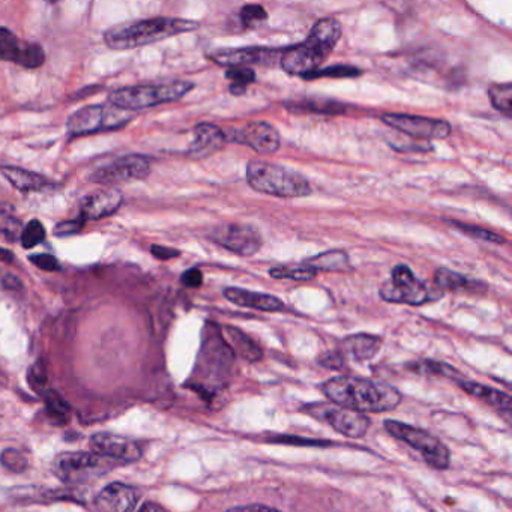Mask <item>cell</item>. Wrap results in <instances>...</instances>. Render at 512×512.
Wrapping results in <instances>:
<instances>
[{
  "mask_svg": "<svg viewBox=\"0 0 512 512\" xmlns=\"http://www.w3.org/2000/svg\"><path fill=\"white\" fill-rule=\"evenodd\" d=\"M322 392L332 404L362 415L394 410L403 398L395 386L364 377H334L323 383Z\"/></svg>",
  "mask_w": 512,
  "mask_h": 512,
  "instance_id": "cell-1",
  "label": "cell"
},
{
  "mask_svg": "<svg viewBox=\"0 0 512 512\" xmlns=\"http://www.w3.org/2000/svg\"><path fill=\"white\" fill-rule=\"evenodd\" d=\"M340 38L341 25L338 20H319L307 40L281 53V68L290 76L305 77L314 73L331 55Z\"/></svg>",
  "mask_w": 512,
  "mask_h": 512,
  "instance_id": "cell-2",
  "label": "cell"
},
{
  "mask_svg": "<svg viewBox=\"0 0 512 512\" xmlns=\"http://www.w3.org/2000/svg\"><path fill=\"white\" fill-rule=\"evenodd\" d=\"M197 28L199 25L191 20L157 17L115 26L104 34V43L112 50L139 49Z\"/></svg>",
  "mask_w": 512,
  "mask_h": 512,
  "instance_id": "cell-3",
  "label": "cell"
},
{
  "mask_svg": "<svg viewBox=\"0 0 512 512\" xmlns=\"http://www.w3.org/2000/svg\"><path fill=\"white\" fill-rule=\"evenodd\" d=\"M247 181L253 190L281 199H298L311 193L310 182L301 173L268 161H250Z\"/></svg>",
  "mask_w": 512,
  "mask_h": 512,
  "instance_id": "cell-4",
  "label": "cell"
},
{
  "mask_svg": "<svg viewBox=\"0 0 512 512\" xmlns=\"http://www.w3.org/2000/svg\"><path fill=\"white\" fill-rule=\"evenodd\" d=\"M193 88V83L181 80L158 85L130 86L110 92L109 103L128 112H136L181 100L188 92L193 91Z\"/></svg>",
  "mask_w": 512,
  "mask_h": 512,
  "instance_id": "cell-5",
  "label": "cell"
},
{
  "mask_svg": "<svg viewBox=\"0 0 512 512\" xmlns=\"http://www.w3.org/2000/svg\"><path fill=\"white\" fill-rule=\"evenodd\" d=\"M134 112L119 109L113 104L83 107L68 119L67 130L71 136H88L103 131L121 130L134 121Z\"/></svg>",
  "mask_w": 512,
  "mask_h": 512,
  "instance_id": "cell-6",
  "label": "cell"
},
{
  "mask_svg": "<svg viewBox=\"0 0 512 512\" xmlns=\"http://www.w3.org/2000/svg\"><path fill=\"white\" fill-rule=\"evenodd\" d=\"M383 301L394 304L422 305L442 298L440 289H431L413 275L412 269L406 265H398L392 269V278L380 287Z\"/></svg>",
  "mask_w": 512,
  "mask_h": 512,
  "instance_id": "cell-7",
  "label": "cell"
},
{
  "mask_svg": "<svg viewBox=\"0 0 512 512\" xmlns=\"http://www.w3.org/2000/svg\"><path fill=\"white\" fill-rule=\"evenodd\" d=\"M385 428L395 439L401 440V442L407 443L410 448L421 452L428 466L437 470L448 469L449 463H451L449 449L446 448L442 440L437 439L433 434L422 430V428L394 421V419H386Z\"/></svg>",
  "mask_w": 512,
  "mask_h": 512,
  "instance_id": "cell-8",
  "label": "cell"
},
{
  "mask_svg": "<svg viewBox=\"0 0 512 512\" xmlns=\"http://www.w3.org/2000/svg\"><path fill=\"white\" fill-rule=\"evenodd\" d=\"M115 466V461L92 452L62 454L55 463V472L67 484H83L103 476Z\"/></svg>",
  "mask_w": 512,
  "mask_h": 512,
  "instance_id": "cell-9",
  "label": "cell"
},
{
  "mask_svg": "<svg viewBox=\"0 0 512 512\" xmlns=\"http://www.w3.org/2000/svg\"><path fill=\"white\" fill-rule=\"evenodd\" d=\"M305 412L325 424L331 425L343 436L359 439L367 434L371 421L362 413L352 412L332 403H313L304 407Z\"/></svg>",
  "mask_w": 512,
  "mask_h": 512,
  "instance_id": "cell-10",
  "label": "cell"
},
{
  "mask_svg": "<svg viewBox=\"0 0 512 512\" xmlns=\"http://www.w3.org/2000/svg\"><path fill=\"white\" fill-rule=\"evenodd\" d=\"M151 175V161L143 155H127L118 158L107 166L98 167L89 176L95 184H121V182L142 181Z\"/></svg>",
  "mask_w": 512,
  "mask_h": 512,
  "instance_id": "cell-11",
  "label": "cell"
},
{
  "mask_svg": "<svg viewBox=\"0 0 512 512\" xmlns=\"http://www.w3.org/2000/svg\"><path fill=\"white\" fill-rule=\"evenodd\" d=\"M382 121L388 127L400 131L404 136L410 139L421 140V142H428V140H442L448 139L451 136V125L442 119H428L421 118V116L410 115H383Z\"/></svg>",
  "mask_w": 512,
  "mask_h": 512,
  "instance_id": "cell-12",
  "label": "cell"
},
{
  "mask_svg": "<svg viewBox=\"0 0 512 512\" xmlns=\"http://www.w3.org/2000/svg\"><path fill=\"white\" fill-rule=\"evenodd\" d=\"M226 142L239 143L248 146L257 154H274L280 149V133L268 122H250L244 127L230 128L224 131Z\"/></svg>",
  "mask_w": 512,
  "mask_h": 512,
  "instance_id": "cell-13",
  "label": "cell"
},
{
  "mask_svg": "<svg viewBox=\"0 0 512 512\" xmlns=\"http://www.w3.org/2000/svg\"><path fill=\"white\" fill-rule=\"evenodd\" d=\"M0 61L35 70L46 61V53L40 44L25 43L10 29L0 28Z\"/></svg>",
  "mask_w": 512,
  "mask_h": 512,
  "instance_id": "cell-14",
  "label": "cell"
},
{
  "mask_svg": "<svg viewBox=\"0 0 512 512\" xmlns=\"http://www.w3.org/2000/svg\"><path fill=\"white\" fill-rule=\"evenodd\" d=\"M212 241L239 256H254L262 248V236L256 229L242 224H224L212 232Z\"/></svg>",
  "mask_w": 512,
  "mask_h": 512,
  "instance_id": "cell-15",
  "label": "cell"
},
{
  "mask_svg": "<svg viewBox=\"0 0 512 512\" xmlns=\"http://www.w3.org/2000/svg\"><path fill=\"white\" fill-rule=\"evenodd\" d=\"M92 451L115 463H134L142 457V449L134 440L113 433L94 434L91 439Z\"/></svg>",
  "mask_w": 512,
  "mask_h": 512,
  "instance_id": "cell-16",
  "label": "cell"
},
{
  "mask_svg": "<svg viewBox=\"0 0 512 512\" xmlns=\"http://www.w3.org/2000/svg\"><path fill=\"white\" fill-rule=\"evenodd\" d=\"M281 50L268 47H244V49L220 50L212 53L211 59L224 67L241 68L248 65H274L280 61Z\"/></svg>",
  "mask_w": 512,
  "mask_h": 512,
  "instance_id": "cell-17",
  "label": "cell"
},
{
  "mask_svg": "<svg viewBox=\"0 0 512 512\" xmlns=\"http://www.w3.org/2000/svg\"><path fill=\"white\" fill-rule=\"evenodd\" d=\"M139 496V491L131 485L113 482L100 491L95 499V508L98 512H133Z\"/></svg>",
  "mask_w": 512,
  "mask_h": 512,
  "instance_id": "cell-18",
  "label": "cell"
},
{
  "mask_svg": "<svg viewBox=\"0 0 512 512\" xmlns=\"http://www.w3.org/2000/svg\"><path fill=\"white\" fill-rule=\"evenodd\" d=\"M124 197L121 191L110 188V190L97 191L91 196L85 197L80 203V218L83 221L101 220L110 217L121 208Z\"/></svg>",
  "mask_w": 512,
  "mask_h": 512,
  "instance_id": "cell-19",
  "label": "cell"
},
{
  "mask_svg": "<svg viewBox=\"0 0 512 512\" xmlns=\"http://www.w3.org/2000/svg\"><path fill=\"white\" fill-rule=\"evenodd\" d=\"M226 137L217 125L199 124L194 128V140L188 148L187 155L193 160H205L224 148Z\"/></svg>",
  "mask_w": 512,
  "mask_h": 512,
  "instance_id": "cell-20",
  "label": "cell"
},
{
  "mask_svg": "<svg viewBox=\"0 0 512 512\" xmlns=\"http://www.w3.org/2000/svg\"><path fill=\"white\" fill-rule=\"evenodd\" d=\"M224 296L233 304L239 305V307L271 311V313L284 310V304L280 299L272 295H266V293L250 292V290L229 287V289L224 290Z\"/></svg>",
  "mask_w": 512,
  "mask_h": 512,
  "instance_id": "cell-21",
  "label": "cell"
},
{
  "mask_svg": "<svg viewBox=\"0 0 512 512\" xmlns=\"http://www.w3.org/2000/svg\"><path fill=\"white\" fill-rule=\"evenodd\" d=\"M380 347H382V340L379 337L368 334H356L344 338L338 352L343 355L344 359L352 358L355 361H368V359L376 356Z\"/></svg>",
  "mask_w": 512,
  "mask_h": 512,
  "instance_id": "cell-22",
  "label": "cell"
},
{
  "mask_svg": "<svg viewBox=\"0 0 512 512\" xmlns=\"http://www.w3.org/2000/svg\"><path fill=\"white\" fill-rule=\"evenodd\" d=\"M0 172L14 188L23 191V193H31V191L38 193V191H46L52 188V182L46 176L22 169V167L4 166L0 169Z\"/></svg>",
  "mask_w": 512,
  "mask_h": 512,
  "instance_id": "cell-23",
  "label": "cell"
},
{
  "mask_svg": "<svg viewBox=\"0 0 512 512\" xmlns=\"http://www.w3.org/2000/svg\"><path fill=\"white\" fill-rule=\"evenodd\" d=\"M460 386L467 392V394L478 398V400L484 401V403L490 404L494 409L505 413L511 412V397H509L508 394H505V392L488 388V386L481 385V383L466 382V380L461 382Z\"/></svg>",
  "mask_w": 512,
  "mask_h": 512,
  "instance_id": "cell-24",
  "label": "cell"
},
{
  "mask_svg": "<svg viewBox=\"0 0 512 512\" xmlns=\"http://www.w3.org/2000/svg\"><path fill=\"white\" fill-rule=\"evenodd\" d=\"M290 112L320 113V115H340L344 112L343 104L325 98H305V100L286 103Z\"/></svg>",
  "mask_w": 512,
  "mask_h": 512,
  "instance_id": "cell-25",
  "label": "cell"
},
{
  "mask_svg": "<svg viewBox=\"0 0 512 512\" xmlns=\"http://www.w3.org/2000/svg\"><path fill=\"white\" fill-rule=\"evenodd\" d=\"M305 265L313 268L314 271L343 272L349 268V256L346 251L332 250L319 256L305 260Z\"/></svg>",
  "mask_w": 512,
  "mask_h": 512,
  "instance_id": "cell-26",
  "label": "cell"
},
{
  "mask_svg": "<svg viewBox=\"0 0 512 512\" xmlns=\"http://www.w3.org/2000/svg\"><path fill=\"white\" fill-rule=\"evenodd\" d=\"M23 223L16 215L13 206L0 203V238L16 242L22 236Z\"/></svg>",
  "mask_w": 512,
  "mask_h": 512,
  "instance_id": "cell-27",
  "label": "cell"
},
{
  "mask_svg": "<svg viewBox=\"0 0 512 512\" xmlns=\"http://www.w3.org/2000/svg\"><path fill=\"white\" fill-rule=\"evenodd\" d=\"M227 335H229L230 344H232L235 352L238 353L242 358L248 359V361H257L262 358V350L239 329L233 328V326H227Z\"/></svg>",
  "mask_w": 512,
  "mask_h": 512,
  "instance_id": "cell-28",
  "label": "cell"
},
{
  "mask_svg": "<svg viewBox=\"0 0 512 512\" xmlns=\"http://www.w3.org/2000/svg\"><path fill=\"white\" fill-rule=\"evenodd\" d=\"M316 274L317 272L310 268V266L305 265V263H301V265L278 266V268H272L269 271V275L272 278H277V280L289 278V280L308 281L313 280Z\"/></svg>",
  "mask_w": 512,
  "mask_h": 512,
  "instance_id": "cell-29",
  "label": "cell"
},
{
  "mask_svg": "<svg viewBox=\"0 0 512 512\" xmlns=\"http://www.w3.org/2000/svg\"><path fill=\"white\" fill-rule=\"evenodd\" d=\"M361 74V70L352 67V65H335V67L325 68V70L314 71V73L307 74L302 79H352V77H358Z\"/></svg>",
  "mask_w": 512,
  "mask_h": 512,
  "instance_id": "cell-30",
  "label": "cell"
},
{
  "mask_svg": "<svg viewBox=\"0 0 512 512\" xmlns=\"http://www.w3.org/2000/svg\"><path fill=\"white\" fill-rule=\"evenodd\" d=\"M434 281H436L437 289L442 290L463 289V287L472 284L464 275L451 271L448 268L437 269L436 274H434Z\"/></svg>",
  "mask_w": 512,
  "mask_h": 512,
  "instance_id": "cell-31",
  "label": "cell"
},
{
  "mask_svg": "<svg viewBox=\"0 0 512 512\" xmlns=\"http://www.w3.org/2000/svg\"><path fill=\"white\" fill-rule=\"evenodd\" d=\"M452 227L466 233L470 238L478 239V241L491 242V244H505L506 239L491 230L482 229V227L470 226V224L460 223V221H449Z\"/></svg>",
  "mask_w": 512,
  "mask_h": 512,
  "instance_id": "cell-32",
  "label": "cell"
},
{
  "mask_svg": "<svg viewBox=\"0 0 512 512\" xmlns=\"http://www.w3.org/2000/svg\"><path fill=\"white\" fill-rule=\"evenodd\" d=\"M46 229H44L43 223L38 220H31L25 227H23L22 236V245L26 250H31V248L37 247L38 244L46 239Z\"/></svg>",
  "mask_w": 512,
  "mask_h": 512,
  "instance_id": "cell-33",
  "label": "cell"
},
{
  "mask_svg": "<svg viewBox=\"0 0 512 512\" xmlns=\"http://www.w3.org/2000/svg\"><path fill=\"white\" fill-rule=\"evenodd\" d=\"M488 95H490L491 103L499 112L511 115L512 86L509 83L493 86L488 91Z\"/></svg>",
  "mask_w": 512,
  "mask_h": 512,
  "instance_id": "cell-34",
  "label": "cell"
},
{
  "mask_svg": "<svg viewBox=\"0 0 512 512\" xmlns=\"http://www.w3.org/2000/svg\"><path fill=\"white\" fill-rule=\"evenodd\" d=\"M413 370L421 374H437V376L452 377V379H454L455 374H458V371L451 365L436 361L415 362Z\"/></svg>",
  "mask_w": 512,
  "mask_h": 512,
  "instance_id": "cell-35",
  "label": "cell"
},
{
  "mask_svg": "<svg viewBox=\"0 0 512 512\" xmlns=\"http://www.w3.org/2000/svg\"><path fill=\"white\" fill-rule=\"evenodd\" d=\"M242 23L248 28H254V26H260L268 20V13L265 8L260 5H245L241 10Z\"/></svg>",
  "mask_w": 512,
  "mask_h": 512,
  "instance_id": "cell-36",
  "label": "cell"
},
{
  "mask_svg": "<svg viewBox=\"0 0 512 512\" xmlns=\"http://www.w3.org/2000/svg\"><path fill=\"white\" fill-rule=\"evenodd\" d=\"M0 461L4 464L5 469L10 470V472L22 473L28 467V460H26L25 455L17 449H7V451L2 452Z\"/></svg>",
  "mask_w": 512,
  "mask_h": 512,
  "instance_id": "cell-37",
  "label": "cell"
},
{
  "mask_svg": "<svg viewBox=\"0 0 512 512\" xmlns=\"http://www.w3.org/2000/svg\"><path fill=\"white\" fill-rule=\"evenodd\" d=\"M226 77L233 85L245 86V88H248V85H251L256 80V74L248 67L230 68L226 73Z\"/></svg>",
  "mask_w": 512,
  "mask_h": 512,
  "instance_id": "cell-38",
  "label": "cell"
},
{
  "mask_svg": "<svg viewBox=\"0 0 512 512\" xmlns=\"http://www.w3.org/2000/svg\"><path fill=\"white\" fill-rule=\"evenodd\" d=\"M46 403L47 409H49V412L52 413V416L59 418V421H67L68 406L65 404V401L59 397V395H56L55 392L50 391L49 394L46 395Z\"/></svg>",
  "mask_w": 512,
  "mask_h": 512,
  "instance_id": "cell-39",
  "label": "cell"
},
{
  "mask_svg": "<svg viewBox=\"0 0 512 512\" xmlns=\"http://www.w3.org/2000/svg\"><path fill=\"white\" fill-rule=\"evenodd\" d=\"M29 260H31L37 268L43 269V271L55 272L61 269L59 260L56 259L55 256H52V254H34V256L29 257Z\"/></svg>",
  "mask_w": 512,
  "mask_h": 512,
  "instance_id": "cell-40",
  "label": "cell"
},
{
  "mask_svg": "<svg viewBox=\"0 0 512 512\" xmlns=\"http://www.w3.org/2000/svg\"><path fill=\"white\" fill-rule=\"evenodd\" d=\"M83 224L85 221L82 218L79 220L64 221V223L58 224L55 227V235L62 238V236L76 235V233L82 232Z\"/></svg>",
  "mask_w": 512,
  "mask_h": 512,
  "instance_id": "cell-41",
  "label": "cell"
},
{
  "mask_svg": "<svg viewBox=\"0 0 512 512\" xmlns=\"http://www.w3.org/2000/svg\"><path fill=\"white\" fill-rule=\"evenodd\" d=\"M344 361H346V359L343 358V355H341L338 350L325 353V355L319 358V362L323 367L332 368V370H340V368H343Z\"/></svg>",
  "mask_w": 512,
  "mask_h": 512,
  "instance_id": "cell-42",
  "label": "cell"
},
{
  "mask_svg": "<svg viewBox=\"0 0 512 512\" xmlns=\"http://www.w3.org/2000/svg\"><path fill=\"white\" fill-rule=\"evenodd\" d=\"M181 281L184 286L196 289V287H200L203 284L202 271L197 268L188 269V271H185L184 274H182Z\"/></svg>",
  "mask_w": 512,
  "mask_h": 512,
  "instance_id": "cell-43",
  "label": "cell"
},
{
  "mask_svg": "<svg viewBox=\"0 0 512 512\" xmlns=\"http://www.w3.org/2000/svg\"><path fill=\"white\" fill-rule=\"evenodd\" d=\"M151 253L152 256L158 260H170L181 256V253H179L178 250H173V248L169 247H163V245H152Z\"/></svg>",
  "mask_w": 512,
  "mask_h": 512,
  "instance_id": "cell-44",
  "label": "cell"
},
{
  "mask_svg": "<svg viewBox=\"0 0 512 512\" xmlns=\"http://www.w3.org/2000/svg\"><path fill=\"white\" fill-rule=\"evenodd\" d=\"M226 512H281L272 506L262 505V503H253V505L235 506L227 509Z\"/></svg>",
  "mask_w": 512,
  "mask_h": 512,
  "instance_id": "cell-45",
  "label": "cell"
},
{
  "mask_svg": "<svg viewBox=\"0 0 512 512\" xmlns=\"http://www.w3.org/2000/svg\"><path fill=\"white\" fill-rule=\"evenodd\" d=\"M0 286L10 290H22L23 284L16 275L7 274V272H0Z\"/></svg>",
  "mask_w": 512,
  "mask_h": 512,
  "instance_id": "cell-46",
  "label": "cell"
},
{
  "mask_svg": "<svg viewBox=\"0 0 512 512\" xmlns=\"http://www.w3.org/2000/svg\"><path fill=\"white\" fill-rule=\"evenodd\" d=\"M139 512H167L163 506L157 505V503L148 502L142 506Z\"/></svg>",
  "mask_w": 512,
  "mask_h": 512,
  "instance_id": "cell-47",
  "label": "cell"
},
{
  "mask_svg": "<svg viewBox=\"0 0 512 512\" xmlns=\"http://www.w3.org/2000/svg\"><path fill=\"white\" fill-rule=\"evenodd\" d=\"M14 260H16V256L10 250L0 247V262L13 263Z\"/></svg>",
  "mask_w": 512,
  "mask_h": 512,
  "instance_id": "cell-48",
  "label": "cell"
},
{
  "mask_svg": "<svg viewBox=\"0 0 512 512\" xmlns=\"http://www.w3.org/2000/svg\"><path fill=\"white\" fill-rule=\"evenodd\" d=\"M230 92H232L235 97H241V95H244L245 92H247V88L245 86H239V85H233L230 86Z\"/></svg>",
  "mask_w": 512,
  "mask_h": 512,
  "instance_id": "cell-49",
  "label": "cell"
}]
</instances>
